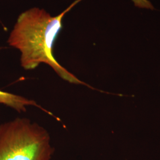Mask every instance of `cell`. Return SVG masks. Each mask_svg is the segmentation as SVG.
<instances>
[{
  "mask_svg": "<svg viewBox=\"0 0 160 160\" xmlns=\"http://www.w3.org/2000/svg\"><path fill=\"white\" fill-rule=\"evenodd\" d=\"M0 104H3L7 106H9L17 110L18 112H26V108L28 106H34L46 112L48 114H51L50 112H48L39 104H38L33 100H30L22 96L1 90H0Z\"/></svg>",
  "mask_w": 160,
  "mask_h": 160,
  "instance_id": "cell-3",
  "label": "cell"
},
{
  "mask_svg": "<svg viewBox=\"0 0 160 160\" xmlns=\"http://www.w3.org/2000/svg\"><path fill=\"white\" fill-rule=\"evenodd\" d=\"M81 1H75L55 17H52L45 10L38 8H33L22 13L10 35L8 43L20 52V62L23 68L33 69L40 63H46L63 80L95 90L61 66L53 55V47L62 29L63 16Z\"/></svg>",
  "mask_w": 160,
  "mask_h": 160,
  "instance_id": "cell-1",
  "label": "cell"
},
{
  "mask_svg": "<svg viewBox=\"0 0 160 160\" xmlns=\"http://www.w3.org/2000/svg\"><path fill=\"white\" fill-rule=\"evenodd\" d=\"M54 151L49 133L29 119L0 125V160H51Z\"/></svg>",
  "mask_w": 160,
  "mask_h": 160,
  "instance_id": "cell-2",
  "label": "cell"
}]
</instances>
